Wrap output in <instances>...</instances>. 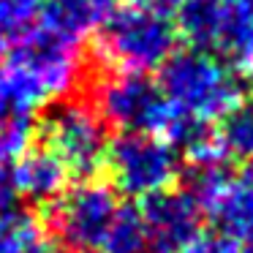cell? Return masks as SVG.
Here are the masks:
<instances>
[{
    "label": "cell",
    "mask_w": 253,
    "mask_h": 253,
    "mask_svg": "<svg viewBox=\"0 0 253 253\" xmlns=\"http://www.w3.org/2000/svg\"><path fill=\"white\" fill-rule=\"evenodd\" d=\"M158 87L174 112L202 123L220 120L242 98L240 74L210 49H174L161 66Z\"/></svg>",
    "instance_id": "1"
},
{
    "label": "cell",
    "mask_w": 253,
    "mask_h": 253,
    "mask_svg": "<svg viewBox=\"0 0 253 253\" xmlns=\"http://www.w3.org/2000/svg\"><path fill=\"white\" fill-rule=\"evenodd\" d=\"M177 28L169 14L139 6H115L95 30V55L112 71L147 74L177 49Z\"/></svg>",
    "instance_id": "2"
},
{
    "label": "cell",
    "mask_w": 253,
    "mask_h": 253,
    "mask_svg": "<svg viewBox=\"0 0 253 253\" xmlns=\"http://www.w3.org/2000/svg\"><path fill=\"white\" fill-rule=\"evenodd\" d=\"M104 169L115 193L128 199H150L174 188L180 177V153L158 133H117L109 139Z\"/></svg>",
    "instance_id": "3"
},
{
    "label": "cell",
    "mask_w": 253,
    "mask_h": 253,
    "mask_svg": "<svg viewBox=\"0 0 253 253\" xmlns=\"http://www.w3.org/2000/svg\"><path fill=\"white\" fill-rule=\"evenodd\" d=\"M41 144L52 150L71 174L90 177L104 169L109 126L87 101L57 98L41 120Z\"/></svg>",
    "instance_id": "4"
},
{
    "label": "cell",
    "mask_w": 253,
    "mask_h": 253,
    "mask_svg": "<svg viewBox=\"0 0 253 253\" xmlns=\"http://www.w3.org/2000/svg\"><path fill=\"white\" fill-rule=\"evenodd\" d=\"M117 210V193L106 182L84 180L68 185L49 204V240L57 242L66 253H95Z\"/></svg>",
    "instance_id": "5"
},
{
    "label": "cell",
    "mask_w": 253,
    "mask_h": 253,
    "mask_svg": "<svg viewBox=\"0 0 253 253\" xmlns=\"http://www.w3.org/2000/svg\"><path fill=\"white\" fill-rule=\"evenodd\" d=\"M95 112L120 133H158L171 115L158 82L150 74L112 71L95 84Z\"/></svg>",
    "instance_id": "6"
},
{
    "label": "cell",
    "mask_w": 253,
    "mask_h": 253,
    "mask_svg": "<svg viewBox=\"0 0 253 253\" xmlns=\"http://www.w3.org/2000/svg\"><path fill=\"white\" fill-rule=\"evenodd\" d=\"M188 193L207 215L212 231L240 242H253V169L231 174L220 169H193Z\"/></svg>",
    "instance_id": "7"
},
{
    "label": "cell",
    "mask_w": 253,
    "mask_h": 253,
    "mask_svg": "<svg viewBox=\"0 0 253 253\" xmlns=\"http://www.w3.org/2000/svg\"><path fill=\"white\" fill-rule=\"evenodd\" d=\"M82 44L49 33L41 25H33L19 41L11 44L8 63L41 93L44 101H57L74 90L82 71Z\"/></svg>",
    "instance_id": "8"
},
{
    "label": "cell",
    "mask_w": 253,
    "mask_h": 253,
    "mask_svg": "<svg viewBox=\"0 0 253 253\" xmlns=\"http://www.w3.org/2000/svg\"><path fill=\"white\" fill-rule=\"evenodd\" d=\"M142 223L147 253H180L202 231V207L188 191L166 188L144 199Z\"/></svg>",
    "instance_id": "9"
},
{
    "label": "cell",
    "mask_w": 253,
    "mask_h": 253,
    "mask_svg": "<svg viewBox=\"0 0 253 253\" xmlns=\"http://www.w3.org/2000/svg\"><path fill=\"white\" fill-rule=\"evenodd\" d=\"M14 191L17 196L28 199L33 204H52L68 185H71V171L66 169L60 158L44 144L33 147L30 144L11 169Z\"/></svg>",
    "instance_id": "10"
},
{
    "label": "cell",
    "mask_w": 253,
    "mask_h": 253,
    "mask_svg": "<svg viewBox=\"0 0 253 253\" xmlns=\"http://www.w3.org/2000/svg\"><path fill=\"white\" fill-rule=\"evenodd\" d=\"M115 6V0H39L36 25L74 44H82L90 33L98 30Z\"/></svg>",
    "instance_id": "11"
},
{
    "label": "cell",
    "mask_w": 253,
    "mask_h": 253,
    "mask_svg": "<svg viewBox=\"0 0 253 253\" xmlns=\"http://www.w3.org/2000/svg\"><path fill=\"white\" fill-rule=\"evenodd\" d=\"M212 49L237 74H253V0H220V25Z\"/></svg>",
    "instance_id": "12"
},
{
    "label": "cell",
    "mask_w": 253,
    "mask_h": 253,
    "mask_svg": "<svg viewBox=\"0 0 253 253\" xmlns=\"http://www.w3.org/2000/svg\"><path fill=\"white\" fill-rule=\"evenodd\" d=\"M55 242L44 223L22 210L0 212V253H52Z\"/></svg>",
    "instance_id": "13"
},
{
    "label": "cell",
    "mask_w": 253,
    "mask_h": 253,
    "mask_svg": "<svg viewBox=\"0 0 253 253\" xmlns=\"http://www.w3.org/2000/svg\"><path fill=\"white\" fill-rule=\"evenodd\" d=\"M177 36L193 49H212L220 25V0H182L177 6Z\"/></svg>",
    "instance_id": "14"
},
{
    "label": "cell",
    "mask_w": 253,
    "mask_h": 253,
    "mask_svg": "<svg viewBox=\"0 0 253 253\" xmlns=\"http://www.w3.org/2000/svg\"><path fill=\"white\" fill-rule=\"evenodd\" d=\"M46 104L41 93L11 66H0V126L11 120H33L39 106Z\"/></svg>",
    "instance_id": "15"
},
{
    "label": "cell",
    "mask_w": 253,
    "mask_h": 253,
    "mask_svg": "<svg viewBox=\"0 0 253 253\" xmlns=\"http://www.w3.org/2000/svg\"><path fill=\"white\" fill-rule=\"evenodd\" d=\"M215 136L226 155L237 161H253V98H240L218 120Z\"/></svg>",
    "instance_id": "16"
},
{
    "label": "cell",
    "mask_w": 253,
    "mask_h": 253,
    "mask_svg": "<svg viewBox=\"0 0 253 253\" xmlns=\"http://www.w3.org/2000/svg\"><path fill=\"white\" fill-rule=\"evenodd\" d=\"M95 253H147V234L142 223V210L120 207Z\"/></svg>",
    "instance_id": "17"
},
{
    "label": "cell",
    "mask_w": 253,
    "mask_h": 253,
    "mask_svg": "<svg viewBox=\"0 0 253 253\" xmlns=\"http://www.w3.org/2000/svg\"><path fill=\"white\" fill-rule=\"evenodd\" d=\"M39 17V0H0V46L11 49Z\"/></svg>",
    "instance_id": "18"
},
{
    "label": "cell",
    "mask_w": 253,
    "mask_h": 253,
    "mask_svg": "<svg viewBox=\"0 0 253 253\" xmlns=\"http://www.w3.org/2000/svg\"><path fill=\"white\" fill-rule=\"evenodd\" d=\"M36 136V123L30 117L25 120H11L0 126V161L8 164V161H17L25 150L33 144Z\"/></svg>",
    "instance_id": "19"
},
{
    "label": "cell",
    "mask_w": 253,
    "mask_h": 253,
    "mask_svg": "<svg viewBox=\"0 0 253 253\" xmlns=\"http://www.w3.org/2000/svg\"><path fill=\"white\" fill-rule=\"evenodd\" d=\"M180 253H240V242L218 234V231H199Z\"/></svg>",
    "instance_id": "20"
},
{
    "label": "cell",
    "mask_w": 253,
    "mask_h": 253,
    "mask_svg": "<svg viewBox=\"0 0 253 253\" xmlns=\"http://www.w3.org/2000/svg\"><path fill=\"white\" fill-rule=\"evenodd\" d=\"M14 202H17V191H14L11 169H8V164H3V161H0V212L11 210Z\"/></svg>",
    "instance_id": "21"
},
{
    "label": "cell",
    "mask_w": 253,
    "mask_h": 253,
    "mask_svg": "<svg viewBox=\"0 0 253 253\" xmlns=\"http://www.w3.org/2000/svg\"><path fill=\"white\" fill-rule=\"evenodd\" d=\"M131 6H139V8H150V11H158V14H171L177 11L182 0H128Z\"/></svg>",
    "instance_id": "22"
},
{
    "label": "cell",
    "mask_w": 253,
    "mask_h": 253,
    "mask_svg": "<svg viewBox=\"0 0 253 253\" xmlns=\"http://www.w3.org/2000/svg\"><path fill=\"white\" fill-rule=\"evenodd\" d=\"M240 253H253V242H245V245H240Z\"/></svg>",
    "instance_id": "23"
}]
</instances>
